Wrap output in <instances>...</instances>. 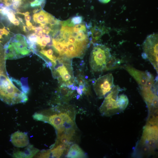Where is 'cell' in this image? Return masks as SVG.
<instances>
[{"mask_svg": "<svg viewBox=\"0 0 158 158\" xmlns=\"http://www.w3.org/2000/svg\"><path fill=\"white\" fill-rule=\"evenodd\" d=\"M61 26L52 34V38L62 44L59 56L70 59L82 58L90 46L92 40L91 25L84 23L68 25L61 23Z\"/></svg>", "mask_w": 158, "mask_h": 158, "instance_id": "1", "label": "cell"}, {"mask_svg": "<svg viewBox=\"0 0 158 158\" xmlns=\"http://www.w3.org/2000/svg\"><path fill=\"white\" fill-rule=\"evenodd\" d=\"M158 146V126L146 125L141 139L133 150V157H148L154 153Z\"/></svg>", "mask_w": 158, "mask_h": 158, "instance_id": "2", "label": "cell"}, {"mask_svg": "<svg viewBox=\"0 0 158 158\" xmlns=\"http://www.w3.org/2000/svg\"><path fill=\"white\" fill-rule=\"evenodd\" d=\"M51 70L53 76L58 80L60 85L67 86L74 84L71 59L59 56Z\"/></svg>", "mask_w": 158, "mask_h": 158, "instance_id": "3", "label": "cell"}, {"mask_svg": "<svg viewBox=\"0 0 158 158\" xmlns=\"http://www.w3.org/2000/svg\"><path fill=\"white\" fill-rule=\"evenodd\" d=\"M94 44L89 59L91 69L94 71L104 70L107 62L111 57L109 49L105 46L97 43Z\"/></svg>", "mask_w": 158, "mask_h": 158, "instance_id": "4", "label": "cell"}, {"mask_svg": "<svg viewBox=\"0 0 158 158\" xmlns=\"http://www.w3.org/2000/svg\"><path fill=\"white\" fill-rule=\"evenodd\" d=\"M142 48L143 58L149 60L158 73V35L148 36L143 43Z\"/></svg>", "mask_w": 158, "mask_h": 158, "instance_id": "5", "label": "cell"}, {"mask_svg": "<svg viewBox=\"0 0 158 158\" xmlns=\"http://www.w3.org/2000/svg\"><path fill=\"white\" fill-rule=\"evenodd\" d=\"M121 90L118 85L114 86L107 95L99 108L100 111L102 115L110 116L121 112L117 103L118 94Z\"/></svg>", "mask_w": 158, "mask_h": 158, "instance_id": "6", "label": "cell"}, {"mask_svg": "<svg viewBox=\"0 0 158 158\" xmlns=\"http://www.w3.org/2000/svg\"><path fill=\"white\" fill-rule=\"evenodd\" d=\"M157 80L151 87H140V94L147 104L149 113L158 111Z\"/></svg>", "mask_w": 158, "mask_h": 158, "instance_id": "7", "label": "cell"}, {"mask_svg": "<svg viewBox=\"0 0 158 158\" xmlns=\"http://www.w3.org/2000/svg\"><path fill=\"white\" fill-rule=\"evenodd\" d=\"M114 86L113 77L111 73L99 77L93 84L95 92L100 98L104 97L111 91Z\"/></svg>", "mask_w": 158, "mask_h": 158, "instance_id": "8", "label": "cell"}, {"mask_svg": "<svg viewBox=\"0 0 158 158\" xmlns=\"http://www.w3.org/2000/svg\"><path fill=\"white\" fill-rule=\"evenodd\" d=\"M125 69L135 80L140 87H151L155 83L154 76L149 72L140 71L129 65L126 66Z\"/></svg>", "mask_w": 158, "mask_h": 158, "instance_id": "9", "label": "cell"}, {"mask_svg": "<svg viewBox=\"0 0 158 158\" xmlns=\"http://www.w3.org/2000/svg\"><path fill=\"white\" fill-rule=\"evenodd\" d=\"M8 42L15 52L17 59L29 55L31 53L27 39L23 35H17L9 40Z\"/></svg>", "mask_w": 158, "mask_h": 158, "instance_id": "10", "label": "cell"}, {"mask_svg": "<svg viewBox=\"0 0 158 158\" xmlns=\"http://www.w3.org/2000/svg\"><path fill=\"white\" fill-rule=\"evenodd\" d=\"M10 139L13 145L17 147H26L29 143L28 137L27 133L19 131L12 134Z\"/></svg>", "mask_w": 158, "mask_h": 158, "instance_id": "11", "label": "cell"}, {"mask_svg": "<svg viewBox=\"0 0 158 158\" xmlns=\"http://www.w3.org/2000/svg\"><path fill=\"white\" fill-rule=\"evenodd\" d=\"M39 151V150L32 145H29L23 151H18L13 154V157L16 158L32 157Z\"/></svg>", "mask_w": 158, "mask_h": 158, "instance_id": "12", "label": "cell"}, {"mask_svg": "<svg viewBox=\"0 0 158 158\" xmlns=\"http://www.w3.org/2000/svg\"><path fill=\"white\" fill-rule=\"evenodd\" d=\"M90 30L92 39L91 43L93 44L96 43V42L107 31L103 27L97 26L90 28Z\"/></svg>", "mask_w": 158, "mask_h": 158, "instance_id": "13", "label": "cell"}, {"mask_svg": "<svg viewBox=\"0 0 158 158\" xmlns=\"http://www.w3.org/2000/svg\"><path fill=\"white\" fill-rule=\"evenodd\" d=\"M85 156L83 151L76 144H74L70 147L66 156L68 158H83Z\"/></svg>", "mask_w": 158, "mask_h": 158, "instance_id": "14", "label": "cell"}, {"mask_svg": "<svg viewBox=\"0 0 158 158\" xmlns=\"http://www.w3.org/2000/svg\"><path fill=\"white\" fill-rule=\"evenodd\" d=\"M67 147L66 145L63 143H61L56 147H53L51 149L49 150L50 155L51 154L53 157L59 158L66 150Z\"/></svg>", "mask_w": 158, "mask_h": 158, "instance_id": "15", "label": "cell"}, {"mask_svg": "<svg viewBox=\"0 0 158 158\" xmlns=\"http://www.w3.org/2000/svg\"><path fill=\"white\" fill-rule=\"evenodd\" d=\"M128 102V98L126 95L122 94L118 96L117 100V104L121 112L126 108Z\"/></svg>", "mask_w": 158, "mask_h": 158, "instance_id": "16", "label": "cell"}, {"mask_svg": "<svg viewBox=\"0 0 158 158\" xmlns=\"http://www.w3.org/2000/svg\"><path fill=\"white\" fill-rule=\"evenodd\" d=\"M121 63L120 60L111 56L107 62L104 70L109 71L116 69L119 67Z\"/></svg>", "mask_w": 158, "mask_h": 158, "instance_id": "17", "label": "cell"}, {"mask_svg": "<svg viewBox=\"0 0 158 158\" xmlns=\"http://www.w3.org/2000/svg\"><path fill=\"white\" fill-rule=\"evenodd\" d=\"M73 91L69 89L66 86L60 85L58 91L59 96L62 99L69 98L72 95Z\"/></svg>", "mask_w": 158, "mask_h": 158, "instance_id": "18", "label": "cell"}, {"mask_svg": "<svg viewBox=\"0 0 158 158\" xmlns=\"http://www.w3.org/2000/svg\"><path fill=\"white\" fill-rule=\"evenodd\" d=\"M75 82H76L79 85H83L88 88V84L84 77L81 75H79L74 78Z\"/></svg>", "mask_w": 158, "mask_h": 158, "instance_id": "19", "label": "cell"}, {"mask_svg": "<svg viewBox=\"0 0 158 158\" xmlns=\"http://www.w3.org/2000/svg\"><path fill=\"white\" fill-rule=\"evenodd\" d=\"M46 0H34L30 4L32 7H37L42 9L45 4Z\"/></svg>", "mask_w": 158, "mask_h": 158, "instance_id": "20", "label": "cell"}, {"mask_svg": "<svg viewBox=\"0 0 158 158\" xmlns=\"http://www.w3.org/2000/svg\"><path fill=\"white\" fill-rule=\"evenodd\" d=\"M70 19L71 22L74 25L78 24L83 23V18L81 16H76Z\"/></svg>", "mask_w": 158, "mask_h": 158, "instance_id": "21", "label": "cell"}, {"mask_svg": "<svg viewBox=\"0 0 158 158\" xmlns=\"http://www.w3.org/2000/svg\"><path fill=\"white\" fill-rule=\"evenodd\" d=\"M12 23L14 25L17 26H19L20 24L19 20L16 18L13 21Z\"/></svg>", "mask_w": 158, "mask_h": 158, "instance_id": "22", "label": "cell"}, {"mask_svg": "<svg viewBox=\"0 0 158 158\" xmlns=\"http://www.w3.org/2000/svg\"><path fill=\"white\" fill-rule=\"evenodd\" d=\"M25 19L26 21H30L31 19V17L29 15H25Z\"/></svg>", "mask_w": 158, "mask_h": 158, "instance_id": "23", "label": "cell"}, {"mask_svg": "<svg viewBox=\"0 0 158 158\" xmlns=\"http://www.w3.org/2000/svg\"><path fill=\"white\" fill-rule=\"evenodd\" d=\"M77 92L78 94L82 96L83 94L82 90L81 88L78 87L77 89Z\"/></svg>", "mask_w": 158, "mask_h": 158, "instance_id": "24", "label": "cell"}, {"mask_svg": "<svg viewBox=\"0 0 158 158\" xmlns=\"http://www.w3.org/2000/svg\"><path fill=\"white\" fill-rule=\"evenodd\" d=\"M100 2L103 3H107L109 2L110 0H98Z\"/></svg>", "mask_w": 158, "mask_h": 158, "instance_id": "25", "label": "cell"}, {"mask_svg": "<svg viewBox=\"0 0 158 158\" xmlns=\"http://www.w3.org/2000/svg\"><path fill=\"white\" fill-rule=\"evenodd\" d=\"M71 89L72 90H75V86L74 85L71 88Z\"/></svg>", "mask_w": 158, "mask_h": 158, "instance_id": "26", "label": "cell"}, {"mask_svg": "<svg viewBox=\"0 0 158 158\" xmlns=\"http://www.w3.org/2000/svg\"><path fill=\"white\" fill-rule=\"evenodd\" d=\"M80 97V95H77V99H78Z\"/></svg>", "mask_w": 158, "mask_h": 158, "instance_id": "27", "label": "cell"}, {"mask_svg": "<svg viewBox=\"0 0 158 158\" xmlns=\"http://www.w3.org/2000/svg\"><path fill=\"white\" fill-rule=\"evenodd\" d=\"M75 89L76 90H77L78 88V87H76V86H75Z\"/></svg>", "mask_w": 158, "mask_h": 158, "instance_id": "28", "label": "cell"}, {"mask_svg": "<svg viewBox=\"0 0 158 158\" xmlns=\"http://www.w3.org/2000/svg\"><path fill=\"white\" fill-rule=\"evenodd\" d=\"M85 78H88V77L86 76V77H85Z\"/></svg>", "mask_w": 158, "mask_h": 158, "instance_id": "29", "label": "cell"}]
</instances>
